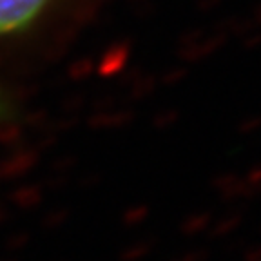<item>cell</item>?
<instances>
[{
    "instance_id": "obj_1",
    "label": "cell",
    "mask_w": 261,
    "mask_h": 261,
    "mask_svg": "<svg viewBox=\"0 0 261 261\" xmlns=\"http://www.w3.org/2000/svg\"><path fill=\"white\" fill-rule=\"evenodd\" d=\"M47 0H0V35L20 31L37 19Z\"/></svg>"
}]
</instances>
